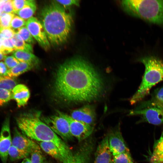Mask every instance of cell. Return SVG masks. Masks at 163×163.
<instances>
[{
    "instance_id": "cell-1",
    "label": "cell",
    "mask_w": 163,
    "mask_h": 163,
    "mask_svg": "<svg viewBox=\"0 0 163 163\" xmlns=\"http://www.w3.org/2000/svg\"><path fill=\"white\" fill-rule=\"evenodd\" d=\"M53 87L56 97L68 103L94 101L104 89L97 72L88 62L78 57L69 59L59 66Z\"/></svg>"
},
{
    "instance_id": "cell-2",
    "label": "cell",
    "mask_w": 163,
    "mask_h": 163,
    "mask_svg": "<svg viewBox=\"0 0 163 163\" xmlns=\"http://www.w3.org/2000/svg\"><path fill=\"white\" fill-rule=\"evenodd\" d=\"M40 19L50 43L59 46L67 41L72 19L63 6L55 1H52L41 9Z\"/></svg>"
},
{
    "instance_id": "cell-3",
    "label": "cell",
    "mask_w": 163,
    "mask_h": 163,
    "mask_svg": "<svg viewBox=\"0 0 163 163\" xmlns=\"http://www.w3.org/2000/svg\"><path fill=\"white\" fill-rule=\"evenodd\" d=\"M40 112L21 115L16 119L18 127L23 134L32 140L53 143L58 148L63 163L70 162L74 154L66 144L40 119Z\"/></svg>"
},
{
    "instance_id": "cell-4",
    "label": "cell",
    "mask_w": 163,
    "mask_h": 163,
    "mask_svg": "<svg viewBox=\"0 0 163 163\" xmlns=\"http://www.w3.org/2000/svg\"><path fill=\"white\" fill-rule=\"evenodd\" d=\"M121 5L129 14L152 23L163 25V0H123Z\"/></svg>"
},
{
    "instance_id": "cell-5",
    "label": "cell",
    "mask_w": 163,
    "mask_h": 163,
    "mask_svg": "<svg viewBox=\"0 0 163 163\" xmlns=\"http://www.w3.org/2000/svg\"><path fill=\"white\" fill-rule=\"evenodd\" d=\"M140 61L144 65V74L139 88L131 98V104L141 101L149 92L152 87L163 81V61L156 57L149 56Z\"/></svg>"
},
{
    "instance_id": "cell-6",
    "label": "cell",
    "mask_w": 163,
    "mask_h": 163,
    "mask_svg": "<svg viewBox=\"0 0 163 163\" xmlns=\"http://www.w3.org/2000/svg\"><path fill=\"white\" fill-rule=\"evenodd\" d=\"M129 115L140 116L143 121L154 125L163 123V107L151 100L130 111Z\"/></svg>"
},
{
    "instance_id": "cell-7",
    "label": "cell",
    "mask_w": 163,
    "mask_h": 163,
    "mask_svg": "<svg viewBox=\"0 0 163 163\" xmlns=\"http://www.w3.org/2000/svg\"><path fill=\"white\" fill-rule=\"evenodd\" d=\"M59 115L66 119L68 121L71 133L79 142L88 138L92 133L93 126L72 118L70 116L57 111Z\"/></svg>"
},
{
    "instance_id": "cell-8",
    "label": "cell",
    "mask_w": 163,
    "mask_h": 163,
    "mask_svg": "<svg viewBox=\"0 0 163 163\" xmlns=\"http://www.w3.org/2000/svg\"><path fill=\"white\" fill-rule=\"evenodd\" d=\"M43 121L58 136L65 140L71 139L73 136L67 120L59 115H53L44 118Z\"/></svg>"
},
{
    "instance_id": "cell-9",
    "label": "cell",
    "mask_w": 163,
    "mask_h": 163,
    "mask_svg": "<svg viewBox=\"0 0 163 163\" xmlns=\"http://www.w3.org/2000/svg\"><path fill=\"white\" fill-rule=\"evenodd\" d=\"M25 26L31 35L39 45L45 50L50 46V43L40 21L32 17L26 21Z\"/></svg>"
},
{
    "instance_id": "cell-10",
    "label": "cell",
    "mask_w": 163,
    "mask_h": 163,
    "mask_svg": "<svg viewBox=\"0 0 163 163\" xmlns=\"http://www.w3.org/2000/svg\"><path fill=\"white\" fill-rule=\"evenodd\" d=\"M12 140L9 118L8 117L4 121L0 133V158L2 163H7Z\"/></svg>"
},
{
    "instance_id": "cell-11",
    "label": "cell",
    "mask_w": 163,
    "mask_h": 163,
    "mask_svg": "<svg viewBox=\"0 0 163 163\" xmlns=\"http://www.w3.org/2000/svg\"><path fill=\"white\" fill-rule=\"evenodd\" d=\"M110 151L113 156L125 152H129L119 126L112 130L108 135Z\"/></svg>"
},
{
    "instance_id": "cell-12",
    "label": "cell",
    "mask_w": 163,
    "mask_h": 163,
    "mask_svg": "<svg viewBox=\"0 0 163 163\" xmlns=\"http://www.w3.org/2000/svg\"><path fill=\"white\" fill-rule=\"evenodd\" d=\"M12 145L30 154L35 149H40L39 146L34 141L21 133L16 128L13 131Z\"/></svg>"
},
{
    "instance_id": "cell-13",
    "label": "cell",
    "mask_w": 163,
    "mask_h": 163,
    "mask_svg": "<svg viewBox=\"0 0 163 163\" xmlns=\"http://www.w3.org/2000/svg\"><path fill=\"white\" fill-rule=\"evenodd\" d=\"M72 118L93 126L95 119V113L93 106L86 105L73 111L70 116Z\"/></svg>"
},
{
    "instance_id": "cell-14",
    "label": "cell",
    "mask_w": 163,
    "mask_h": 163,
    "mask_svg": "<svg viewBox=\"0 0 163 163\" xmlns=\"http://www.w3.org/2000/svg\"><path fill=\"white\" fill-rule=\"evenodd\" d=\"M112 155L109 148L107 135L103 139L97 147L95 154L94 163H111Z\"/></svg>"
},
{
    "instance_id": "cell-15",
    "label": "cell",
    "mask_w": 163,
    "mask_h": 163,
    "mask_svg": "<svg viewBox=\"0 0 163 163\" xmlns=\"http://www.w3.org/2000/svg\"><path fill=\"white\" fill-rule=\"evenodd\" d=\"M94 147V143L87 140L74 154L72 160L68 163H89Z\"/></svg>"
},
{
    "instance_id": "cell-16",
    "label": "cell",
    "mask_w": 163,
    "mask_h": 163,
    "mask_svg": "<svg viewBox=\"0 0 163 163\" xmlns=\"http://www.w3.org/2000/svg\"><path fill=\"white\" fill-rule=\"evenodd\" d=\"M12 99L17 102L18 107L26 105L30 98V93L28 88L23 84L17 85L11 91Z\"/></svg>"
},
{
    "instance_id": "cell-17",
    "label": "cell",
    "mask_w": 163,
    "mask_h": 163,
    "mask_svg": "<svg viewBox=\"0 0 163 163\" xmlns=\"http://www.w3.org/2000/svg\"><path fill=\"white\" fill-rule=\"evenodd\" d=\"M149 163H163V133L154 145Z\"/></svg>"
},
{
    "instance_id": "cell-18",
    "label": "cell",
    "mask_w": 163,
    "mask_h": 163,
    "mask_svg": "<svg viewBox=\"0 0 163 163\" xmlns=\"http://www.w3.org/2000/svg\"><path fill=\"white\" fill-rule=\"evenodd\" d=\"M36 65L30 62H20L13 68L9 69L8 76L13 78L32 69Z\"/></svg>"
},
{
    "instance_id": "cell-19",
    "label": "cell",
    "mask_w": 163,
    "mask_h": 163,
    "mask_svg": "<svg viewBox=\"0 0 163 163\" xmlns=\"http://www.w3.org/2000/svg\"><path fill=\"white\" fill-rule=\"evenodd\" d=\"M40 148L47 154L63 163V159L57 147L50 142H38Z\"/></svg>"
},
{
    "instance_id": "cell-20",
    "label": "cell",
    "mask_w": 163,
    "mask_h": 163,
    "mask_svg": "<svg viewBox=\"0 0 163 163\" xmlns=\"http://www.w3.org/2000/svg\"><path fill=\"white\" fill-rule=\"evenodd\" d=\"M37 9L35 1L28 0L27 4L20 10L14 13L24 20H27L32 17Z\"/></svg>"
},
{
    "instance_id": "cell-21",
    "label": "cell",
    "mask_w": 163,
    "mask_h": 163,
    "mask_svg": "<svg viewBox=\"0 0 163 163\" xmlns=\"http://www.w3.org/2000/svg\"><path fill=\"white\" fill-rule=\"evenodd\" d=\"M12 55L20 62H29L36 65L39 61L38 58L32 53L24 50H15L12 52Z\"/></svg>"
},
{
    "instance_id": "cell-22",
    "label": "cell",
    "mask_w": 163,
    "mask_h": 163,
    "mask_svg": "<svg viewBox=\"0 0 163 163\" xmlns=\"http://www.w3.org/2000/svg\"><path fill=\"white\" fill-rule=\"evenodd\" d=\"M11 39L16 50H23L32 53V45L25 42L17 33H15Z\"/></svg>"
},
{
    "instance_id": "cell-23",
    "label": "cell",
    "mask_w": 163,
    "mask_h": 163,
    "mask_svg": "<svg viewBox=\"0 0 163 163\" xmlns=\"http://www.w3.org/2000/svg\"><path fill=\"white\" fill-rule=\"evenodd\" d=\"M30 154L27 152L20 150L15 147L11 145L8 152V157L11 161L25 158Z\"/></svg>"
},
{
    "instance_id": "cell-24",
    "label": "cell",
    "mask_w": 163,
    "mask_h": 163,
    "mask_svg": "<svg viewBox=\"0 0 163 163\" xmlns=\"http://www.w3.org/2000/svg\"><path fill=\"white\" fill-rule=\"evenodd\" d=\"M17 82L14 78L8 76H0V88H3L12 91L17 85Z\"/></svg>"
},
{
    "instance_id": "cell-25",
    "label": "cell",
    "mask_w": 163,
    "mask_h": 163,
    "mask_svg": "<svg viewBox=\"0 0 163 163\" xmlns=\"http://www.w3.org/2000/svg\"><path fill=\"white\" fill-rule=\"evenodd\" d=\"M113 163H134L129 152L121 153L113 156Z\"/></svg>"
},
{
    "instance_id": "cell-26",
    "label": "cell",
    "mask_w": 163,
    "mask_h": 163,
    "mask_svg": "<svg viewBox=\"0 0 163 163\" xmlns=\"http://www.w3.org/2000/svg\"><path fill=\"white\" fill-rule=\"evenodd\" d=\"M16 33L26 43L31 45L35 43V40L26 26H24L19 29Z\"/></svg>"
},
{
    "instance_id": "cell-27",
    "label": "cell",
    "mask_w": 163,
    "mask_h": 163,
    "mask_svg": "<svg viewBox=\"0 0 163 163\" xmlns=\"http://www.w3.org/2000/svg\"><path fill=\"white\" fill-rule=\"evenodd\" d=\"M15 16L14 13H2L0 19V28L10 27L11 22Z\"/></svg>"
},
{
    "instance_id": "cell-28",
    "label": "cell",
    "mask_w": 163,
    "mask_h": 163,
    "mask_svg": "<svg viewBox=\"0 0 163 163\" xmlns=\"http://www.w3.org/2000/svg\"><path fill=\"white\" fill-rule=\"evenodd\" d=\"M151 100L163 107V87L155 91Z\"/></svg>"
},
{
    "instance_id": "cell-29",
    "label": "cell",
    "mask_w": 163,
    "mask_h": 163,
    "mask_svg": "<svg viewBox=\"0 0 163 163\" xmlns=\"http://www.w3.org/2000/svg\"><path fill=\"white\" fill-rule=\"evenodd\" d=\"M25 20L18 16H15L12 20L10 27L16 33L18 30L25 25Z\"/></svg>"
},
{
    "instance_id": "cell-30",
    "label": "cell",
    "mask_w": 163,
    "mask_h": 163,
    "mask_svg": "<svg viewBox=\"0 0 163 163\" xmlns=\"http://www.w3.org/2000/svg\"><path fill=\"white\" fill-rule=\"evenodd\" d=\"M16 50L11 39H4L3 41V49L2 53L4 55Z\"/></svg>"
},
{
    "instance_id": "cell-31",
    "label": "cell",
    "mask_w": 163,
    "mask_h": 163,
    "mask_svg": "<svg viewBox=\"0 0 163 163\" xmlns=\"http://www.w3.org/2000/svg\"><path fill=\"white\" fill-rule=\"evenodd\" d=\"M12 99L11 91L0 88V106L4 105Z\"/></svg>"
},
{
    "instance_id": "cell-32",
    "label": "cell",
    "mask_w": 163,
    "mask_h": 163,
    "mask_svg": "<svg viewBox=\"0 0 163 163\" xmlns=\"http://www.w3.org/2000/svg\"><path fill=\"white\" fill-rule=\"evenodd\" d=\"M31 163H43L44 158L40 149H36L33 151L31 153Z\"/></svg>"
},
{
    "instance_id": "cell-33",
    "label": "cell",
    "mask_w": 163,
    "mask_h": 163,
    "mask_svg": "<svg viewBox=\"0 0 163 163\" xmlns=\"http://www.w3.org/2000/svg\"><path fill=\"white\" fill-rule=\"evenodd\" d=\"M5 63L9 69L13 68L20 62L13 56H6L4 60Z\"/></svg>"
},
{
    "instance_id": "cell-34",
    "label": "cell",
    "mask_w": 163,
    "mask_h": 163,
    "mask_svg": "<svg viewBox=\"0 0 163 163\" xmlns=\"http://www.w3.org/2000/svg\"><path fill=\"white\" fill-rule=\"evenodd\" d=\"M16 33L10 27L0 28V35L3 39H11Z\"/></svg>"
},
{
    "instance_id": "cell-35",
    "label": "cell",
    "mask_w": 163,
    "mask_h": 163,
    "mask_svg": "<svg viewBox=\"0 0 163 163\" xmlns=\"http://www.w3.org/2000/svg\"><path fill=\"white\" fill-rule=\"evenodd\" d=\"M14 13L22 9L26 5L28 0H12Z\"/></svg>"
},
{
    "instance_id": "cell-36",
    "label": "cell",
    "mask_w": 163,
    "mask_h": 163,
    "mask_svg": "<svg viewBox=\"0 0 163 163\" xmlns=\"http://www.w3.org/2000/svg\"><path fill=\"white\" fill-rule=\"evenodd\" d=\"M55 1L65 8L72 5L78 6L79 5V1L77 0H55Z\"/></svg>"
},
{
    "instance_id": "cell-37",
    "label": "cell",
    "mask_w": 163,
    "mask_h": 163,
    "mask_svg": "<svg viewBox=\"0 0 163 163\" xmlns=\"http://www.w3.org/2000/svg\"><path fill=\"white\" fill-rule=\"evenodd\" d=\"M3 12L14 14L12 0H7L4 7Z\"/></svg>"
},
{
    "instance_id": "cell-38",
    "label": "cell",
    "mask_w": 163,
    "mask_h": 163,
    "mask_svg": "<svg viewBox=\"0 0 163 163\" xmlns=\"http://www.w3.org/2000/svg\"><path fill=\"white\" fill-rule=\"evenodd\" d=\"M8 70L4 62H0V76H8Z\"/></svg>"
},
{
    "instance_id": "cell-39",
    "label": "cell",
    "mask_w": 163,
    "mask_h": 163,
    "mask_svg": "<svg viewBox=\"0 0 163 163\" xmlns=\"http://www.w3.org/2000/svg\"><path fill=\"white\" fill-rule=\"evenodd\" d=\"M7 0H0V10L2 13L3 12V10L5 4Z\"/></svg>"
},
{
    "instance_id": "cell-40",
    "label": "cell",
    "mask_w": 163,
    "mask_h": 163,
    "mask_svg": "<svg viewBox=\"0 0 163 163\" xmlns=\"http://www.w3.org/2000/svg\"><path fill=\"white\" fill-rule=\"evenodd\" d=\"M4 39L0 35V52L2 53L3 49V41Z\"/></svg>"
},
{
    "instance_id": "cell-41",
    "label": "cell",
    "mask_w": 163,
    "mask_h": 163,
    "mask_svg": "<svg viewBox=\"0 0 163 163\" xmlns=\"http://www.w3.org/2000/svg\"><path fill=\"white\" fill-rule=\"evenodd\" d=\"M21 163H31L30 159L26 158L24 159Z\"/></svg>"
},
{
    "instance_id": "cell-42",
    "label": "cell",
    "mask_w": 163,
    "mask_h": 163,
    "mask_svg": "<svg viewBox=\"0 0 163 163\" xmlns=\"http://www.w3.org/2000/svg\"><path fill=\"white\" fill-rule=\"evenodd\" d=\"M6 56L0 52V61L4 60Z\"/></svg>"
},
{
    "instance_id": "cell-43",
    "label": "cell",
    "mask_w": 163,
    "mask_h": 163,
    "mask_svg": "<svg viewBox=\"0 0 163 163\" xmlns=\"http://www.w3.org/2000/svg\"><path fill=\"white\" fill-rule=\"evenodd\" d=\"M1 13H2V12L0 10V18H1V14H2Z\"/></svg>"
},
{
    "instance_id": "cell-44",
    "label": "cell",
    "mask_w": 163,
    "mask_h": 163,
    "mask_svg": "<svg viewBox=\"0 0 163 163\" xmlns=\"http://www.w3.org/2000/svg\"><path fill=\"white\" fill-rule=\"evenodd\" d=\"M111 163H113L112 162Z\"/></svg>"
},
{
    "instance_id": "cell-45",
    "label": "cell",
    "mask_w": 163,
    "mask_h": 163,
    "mask_svg": "<svg viewBox=\"0 0 163 163\" xmlns=\"http://www.w3.org/2000/svg\"></svg>"
}]
</instances>
